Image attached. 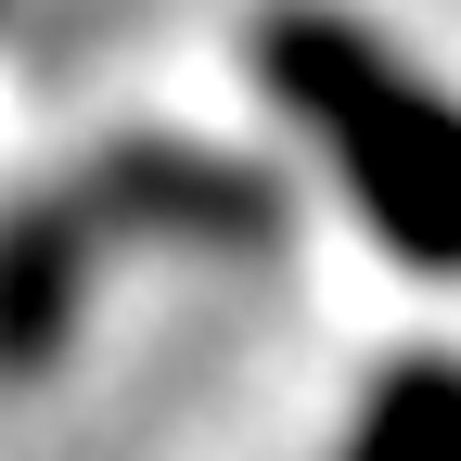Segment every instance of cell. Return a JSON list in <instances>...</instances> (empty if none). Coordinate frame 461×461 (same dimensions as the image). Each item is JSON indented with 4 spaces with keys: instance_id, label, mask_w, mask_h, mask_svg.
<instances>
[{
    "instance_id": "cell-1",
    "label": "cell",
    "mask_w": 461,
    "mask_h": 461,
    "mask_svg": "<svg viewBox=\"0 0 461 461\" xmlns=\"http://www.w3.org/2000/svg\"><path fill=\"white\" fill-rule=\"evenodd\" d=\"M257 90L295 103V129L333 154L346 205L397 244V269L461 282V103L448 90H423L346 14H257Z\"/></svg>"
},
{
    "instance_id": "cell-2",
    "label": "cell",
    "mask_w": 461,
    "mask_h": 461,
    "mask_svg": "<svg viewBox=\"0 0 461 461\" xmlns=\"http://www.w3.org/2000/svg\"><path fill=\"white\" fill-rule=\"evenodd\" d=\"M346 461H461V359L411 346L346 423Z\"/></svg>"
}]
</instances>
